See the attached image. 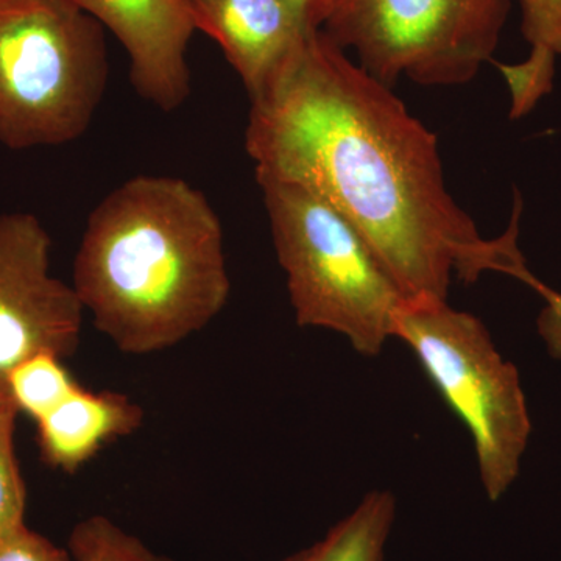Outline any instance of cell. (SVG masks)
<instances>
[{
    "instance_id": "d6986e66",
    "label": "cell",
    "mask_w": 561,
    "mask_h": 561,
    "mask_svg": "<svg viewBox=\"0 0 561 561\" xmlns=\"http://www.w3.org/2000/svg\"><path fill=\"white\" fill-rule=\"evenodd\" d=\"M284 3L306 27L320 31L330 0H284Z\"/></svg>"
},
{
    "instance_id": "9c48e42d",
    "label": "cell",
    "mask_w": 561,
    "mask_h": 561,
    "mask_svg": "<svg viewBox=\"0 0 561 561\" xmlns=\"http://www.w3.org/2000/svg\"><path fill=\"white\" fill-rule=\"evenodd\" d=\"M197 31L217 41L249 98L275 80L312 28L284 0H190Z\"/></svg>"
},
{
    "instance_id": "5bb4252c",
    "label": "cell",
    "mask_w": 561,
    "mask_h": 561,
    "mask_svg": "<svg viewBox=\"0 0 561 561\" xmlns=\"http://www.w3.org/2000/svg\"><path fill=\"white\" fill-rule=\"evenodd\" d=\"M18 413L10 402L0 404V540L27 526V490L14 451Z\"/></svg>"
},
{
    "instance_id": "9a60e30c",
    "label": "cell",
    "mask_w": 561,
    "mask_h": 561,
    "mask_svg": "<svg viewBox=\"0 0 561 561\" xmlns=\"http://www.w3.org/2000/svg\"><path fill=\"white\" fill-rule=\"evenodd\" d=\"M559 55L546 47H531L529 57L518 65H501L497 69L511 91V119H522L537 106L553 88L556 62Z\"/></svg>"
},
{
    "instance_id": "6da1fadb",
    "label": "cell",
    "mask_w": 561,
    "mask_h": 561,
    "mask_svg": "<svg viewBox=\"0 0 561 561\" xmlns=\"http://www.w3.org/2000/svg\"><path fill=\"white\" fill-rule=\"evenodd\" d=\"M245 149L256 175L298 184L357 228L409 301H448L453 276L534 275L511 227L486 241L446 190L437 135L321 31L250 99Z\"/></svg>"
},
{
    "instance_id": "8fae6325",
    "label": "cell",
    "mask_w": 561,
    "mask_h": 561,
    "mask_svg": "<svg viewBox=\"0 0 561 561\" xmlns=\"http://www.w3.org/2000/svg\"><path fill=\"white\" fill-rule=\"evenodd\" d=\"M394 519L397 497L373 490L319 541L280 561H386Z\"/></svg>"
},
{
    "instance_id": "ac0fdd59",
    "label": "cell",
    "mask_w": 561,
    "mask_h": 561,
    "mask_svg": "<svg viewBox=\"0 0 561 561\" xmlns=\"http://www.w3.org/2000/svg\"><path fill=\"white\" fill-rule=\"evenodd\" d=\"M529 287L545 298V308L537 319L538 334L545 342L549 356L561 362V294L542 284L537 276L531 279Z\"/></svg>"
},
{
    "instance_id": "7c38bea8",
    "label": "cell",
    "mask_w": 561,
    "mask_h": 561,
    "mask_svg": "<svg viewBox=\"0 0 561 561\" xmlns=\"http://www.w3.org/2000/svg\"><path fill=\"white\" fill-rule=\"evenodd\" d=\"M76 386L61 357L43 353L14 368L9 378V394L18 412L36 421Z\"/></svg>"
},
{
    "instance_id": "2e32d148",
    "label": "cell",
    "mask_w": 561,
    "mask_h": 561,
    "mask_svg": "<svg viewBox=\"0 0 561 561\" xmlns=\"http://www.w3.org/2000/svg\"><path fill=\"white\" fill-rule=\"evenodd\" d=\"M522 31L530 46L561 55V0H519Z\"/></svg>"
},
{
    "instance_id": "277c9868",
    "label": "cell",
    "mask_w": 561,
    "mask_h": 561,
    "mask_svg": "<svg viewBox=\"0 0 561 561\" xmlns=\"http://www.w3.org/2000/svg\"><path fill=\"white\" fill-rule=\"evenodd\" d=\"M105 27L70 0H0V144L83 136L108 84Z\"/></svg>"
},
{
    "instance_id": "4fadbf2b",
    "label": "cell",
    "mask_w": 561,
    "mask_h": 561,
    "mask_svg": "<svg viewBox=\"0 0 561 561\" xmlns=\"http://www.w3.org/2000/svg\"><path fill=\"white\" fill-rule=\"evenodd\" d=\"M68 551L76 561H175L103 515L88 516L73 526Z\"/></svg>"
},
{
    "instance_id": "30bf717a",
    "label": "cell",
    "mask_w": 561,
    "mask_h": 561,
    "mask_svg": "<svg viewBox=\"0 0 561 561\" xmlns=\"http://www.w3.org/2000/svg\"><path fill=\"white\" fill-rule=\"evenodd\" d=\"M142 421V408L125 394L91 391L77 383L35 421L41 459L72 474L111 442L138 431Z\"/></svg>"
},
{
    "instance_id": "7a4b0ae2",
    "label": "cell",
    "mask_w": 561,
    "mask_h": 561,
    "mask_svg": "<svg viewBox=\"0 0 561 561\" xmlns=\"http://www.w3.org/2000/svg\"><path fill=\"white\" fill-rule=\"evenodd\" d=\"M72 287L121 353L172 348L208 327L230 298L219 216L187 181H125L88 219Z\"/></svg>"
},
{
    "instance_id": "3957f363",
    "label": "cell",
    "mask_w": 561,
    "mask_h": 561,
    "mask_svg": "<svg viewBox=\"0 0 561 561\" xmlns=\"http://www.w3.org/2000/svg\"><path fill=\"white\" fill-rule=\"evenodd\" d=\"M256 180L298 327L339 332L356 353L378 356L411 301L334 206L298 184Z\"/></svg>"
},
{
    "instance_id": "5b68a950",
    "label": "cell",
    "mask_w": 561,
    "mask_h": 561,
    "mask_svg": "<svg viewBox=\"0 0 561 561\" xmlns=\"http://www.w3.org/2000/svg\"><path fill=\"white\" fill-rule=\"evenodd\" d=\"M394 339L411 348L430 381L470 431L479 478L491 502L515 483L531 423L518 368L505 360L489 330L448 301H411Z\"/></svg>"
},
{
    "instance_id": "8992f818",
    "label": "cell",
    "mask_w": 561,
    "mask_h": 561,
    "mask_svg": "<svg viewBox=\"0 0 561 561\" xmlns=\"http://www.w3.org/2000/svg\"><path fill=\"white\" fill-rule=\"evenodd\" d=\"M511 0H330L320 31L386 87L470 83L500 46Z\"/></svg>"
},
{
    "instance_id": "ffe728a7",
    "label": "cell",
    "mask_w": 561,
    "mask_h": 561,
    "mask_svg": "<svg viewBox=\"0 0 561 561\" xmlns=\"http://www.w3.org/2000/svg\"><path fill=\"white\" fill-rule=\"evenodd\" d=\"M2 404H7V402H2ZM10 404H11V402H10Z\"/></svg>"
},
{
    "instance_id": "52a82bcc",
    "label": "cell",
    "mask_w": 561,
    "mask_h": 561,
    "mask_svg": "<svg viewBox=\"0 0 561 561\" xmlns=\"http://www.w3.org/2000/svg\"><path fill=\"white\" fill-rule=\"evenodd\" d=\"M50 253L38 217L0 213V404L11 402L9 378L22 362L43 353L66 359L79 346L84 308L51 275Z\"/></svg>"
},
{
    "instance_id": "e0dca14e",
    "label": "cell",
    "mask_w": 561,
    "mask_h": 561,
    "mask_svg": "<svg viewBox=\"0 0 561 561\" xmlns=\"http://www.w3.org/2000/svg\"><path fill=\"white\" fill-rule=\"evenodd\" d=\"M0 561H76L69 551L27 526L0 540Z\"/></svg>"
},
{
    "instance_id": "ba28073f",
    "label": "cell",
    "mask_w": 561,
    "mask_h": 561,
    "mask_svg": "<svg viewBox=\"0 0 561 561\" xmlns=\"http://www.w3.org/2000/svg\"><path fill=\"white\" fill-rule=\"evenodd\" d=\"M110 28L130 57L133 88L172 113L191 95L187 49L197 31L190 0H70Z\"/></svg>"
}]
</instances>
